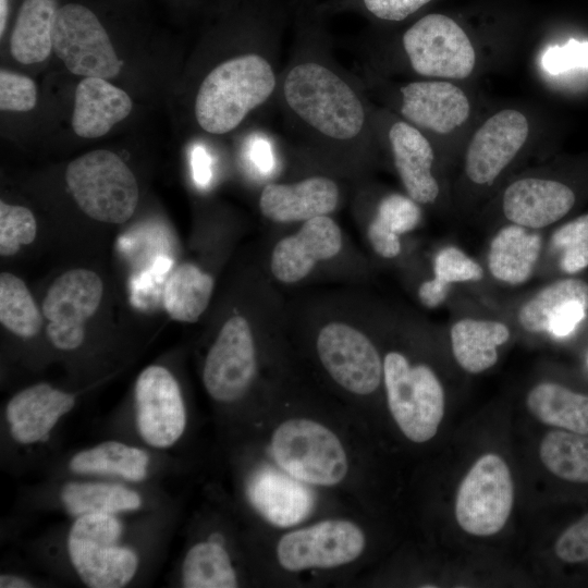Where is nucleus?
I'll return each mask as SVG.
<instances>
[{
	"label": "nucleus",
	"mask_w": 588,
	"mask_h": 588,
	"mask_svg": "<svg viewBox=\"0 0 588 588\" xmlns=\"http://www.w3.org/2000/svg\"><path fill=\"white\" fill-rule=\"evenodd\" d=\"M297 9L298 48L279 75L277 96L293 132L322 148L381 146L373 108L360 85L317 47L320 12Z\"/></svg>",
	"instance_id": "f257e3e1"
},
{
	"label": "nucleus",
	"mask_w": 588,
	"mask_h": 588,
	"mask_svg": "<svg viewBox=\"0 0 588 588\" xmlns=\"http://www.w3.org/2000/svg\"><path fill=\"white\" fill-rule=\"evenodd\" d=\"M385 108L421 131L441 157L455 158L483 115L467 83L417 78L393 87Z\"/></svg>",
	"instance_id": "f03ea898"
},
{
	"label": "nucleus",
	"mask_w": 588,
	"mask_h": 588,
	"mask_svg": "<svg viewBox=\"0 0 588 588\" xmlns=\"http://www.w3.org/2000/svg\"><path fill=\"white\" fill-rule=\"evenodd\" d=\"M279 75L269 53L249 51L213 66L195 97V118L207 133L223 135L275 96Z\"/></svg>",
	"instance_id": "7ed1b4c3"
},
{
	"label": "nucleus",
	"mask_w": 588,
	"mask_h": 588,
	"mask_svg": "<svg viewBox=\"0 0 588 588\" xmlns=\"http://www.w3.org/2000/svg\"><path fill=\"white\" fill-rule=\"evenodd\" d=\"M399 50L408 70L419 78L468 83L487 65L481 47L454 19L428 13L413 22L400 37Z\"/></svg>",
	"instance_id": "20e7f679"
},
{
	"label": "nucleus",
	"mask_w": 588,
	"mask_h": 588,
	"mask_svg": "<svg viewBox=\"0 0 588 588\" xmlns=\"http://www.w3.org/2000/svg\"><path fill=\"white\" fill-rule=\"evenodd\" d=\"M539 126L530 109L517 106L485 113L460 154L466 185L476 192L493 187L539 137Z\"/></svg>",
	"instance_id": "39448f33"
},
{
	"label": "nucleus",
	"mask_w": 588,
	"mask_h": 588,
	"mask_svg": "<svg viewBox=\"0 0 588 588\" xmlns=\"http://www.w3.org/2000/svg\"><path fill=\"white\" fill-rule=\"evenodd\" d=\"M122 522L114 514L91 513L75 517L66 540L70 562L89 588H121L135 577L139 558L120 543Z\"/></svg>",
	"instance_id": "423d86ee"
},
{
	"label": "nucleus",
	"mask_w": 588,
	"mask_h": 588,
	"mask_svg": "<svg viewBox=\"0 0 588 588\" xmlns=\"http://www.w3.org/2000/svg\"><path fill=\"white\" fill-rule=\"evenodd\" d=\"M65 181L81 210L97 221L120 224L136 209V179L112 151L99 149L74 159L66 167Z\"/></svg>",
	"instance_id": "0eeeda50"
},
{
	"label": "nucleus",
	"mask_w": 588,
	"mask_h": 588,
	"mask_svg": "<svg viewBox=\"0 0 588 588\" xmlns=\"http://www.w3.org/2000/svg\"><path fill=\"white\" fill-rule=\"evenodd\" d=\"M272 456L284 473L314 486L330 487L344 480L347 455L336 434L324 425L291 418L273 431Z\"/></svg>",
	"instance_id": "6e6552de"
},
{
	"label": "nucleus",
	"mask_w": 588,
	"mask_h": 588,
	"mask_svg": "<svg viewBox=\"0 0 588 588\" xmlns=\"http://www.w3.org/2000/svg\"><path fill=\"white\" fill-rule=\"evenodd\" d=\"M388 405L396 425L413 442L433 438L444 415V391L427 365H411L399 352L383 360Z\"/></svg>",
	"instance_id": "1a4fd4ad"
},
{
	"label": "nucleus",
	"mask_w": 588,
	"mask_h": 588,
	"mask_svg": "<svg viewBox=\"0 0 588 588\" xmlns=\"http://www.w3.org/2000/svg\"><path fill=\"white\" fill-rule=\"evenodd\" d=\"M373 118L380 144L387 146L406 195L420 206L437 203L442 194L437 176L441 155L434 144L385 107L375 106Z\"/></svg>",
	"instance_id": "9d476101"
},
{
	"label": "nucleus",
	"mask_w": 588,
	"mask_h": 588,
	"mask_svg": "<svg viewBox=\"0 0 588 588\" xmlns=\"http://www.w3.org/2000/svg\"><path fill=\"white\" fill-rule=\"evenodd\" d=\"M514 488L505 461L497 454L482 455L460 485L455 517L458 525L474 536L500 531L512 511Z\"/></svg>",
	"instance_id": "9b49d317"
},
{
	"label": "nucleus",
	"mask_w": 588,
	"mask_h": 588,
	"mask_svg": "<svg viewBox=\"0 0 588 588\" xmlns=\"http://www.w3.org/2000/svg\"><path fill=\"white\" fill-rule=\"evenodd\" d=\"M52 50L71 73L84 77L114 78L122 68L107 30L82 4L69 3L58 10Z\"/></svg>",
	"instance_id": "f8f14e48"
},
{
	"label": "nucleus",
	"mask_w": 588,
	"mask_h": 588,
	"mask_svg": "<svg viewBox=\"0 0 588 588\" xmlns=\"http://www.w3.org/2000/svg\"><path fill=\"white\" fill-rule=\"evenodd\" d=\"M365 546V535L355 523L327 519L283 535L277 559L289 572L333 568L355 561Z\"/></svg>",
	"instance_id": "ddd939ff"
},
{
	"label": "nucleus",
	"mask_w": 588,
	"mask_h": 588,
	"mask_svg": "<svg viewBox=\"0 0 588 588\" xmlns=\"http://www.w3.org/2000/svg\"><path fill=\"white\" fill-rule=\"evenodd\" d=\"M102 290L100 277L87 269H71L53 281L41 311L49 321L46 333L54 347L73 351L82 345L85 323L99 307Z\"/></svg>",
	"instance_id": "4468645a"
},
{
	"label": "nucleus",
	"mask_w": 588,
	"mask_h": 588,
	"mask_svg": "<svg viewBox=\"0 0 588 588\" xmlns=\"http://www.w3.org/2000/svg\"><path fill=\"white\" fill-rule=\"evenodd\" d=\"M135 420L143 441L151 448L173 446L186 428V408L174 376L163 366L145 368L135 383Z\"/></svg>",
	"instance_id": "2eb2a0df"
},
{
	"label": "nucleus",
	"mask_w": 588,
	"mask_h": 588,
	"mask_svg": "<svg viewBox=\"0 0 588 588\" xmlns=\"http://www.w3.org/2000/svg\"><path fill=\"white\" fill-rule=\"evenodd\" d=\"M317 352L331 378L346 391L367 395L377 390L383 364L372 342L356 328L330 322L319 332Z\"/></svg>",
	"instance_id": "dca6fc26"
},
{
	"label": "nucleus",
	"mask_w": 588,
	"mask_h": 588,
	"mask_svg": "<svg viewBox=\"0 0 588 588\" xmlns=\"http://www.w3.org/2000/svg\"><path fill=\"white\" fill-rule=\"evenodd\" d=\"M256 372V351L250 326L234 316L222 326L203 369V382L210 397L219 403L241 399Z\"/></svg>",
	"instance_id": "f3484780"
},
{
	"label": "nucleus",
	"mask_w": 588,
	"mask_h": 588,
	"mask_svg": "<svg viewBox=\"0 0 588 588\" xmlns=\"http://www.w3.org/2000/svg\"><path fill=\"white\" fill-rule=\"evenodd\" d=\"M501 209L507 221L531 230L551 225L575 205L574 189L561 180L527 174L512 180L501 193Z\"/></svg>",
	"instance_id": "a211bd4d"
},
{
	"label": "nucleus",
	"mask_w": 588,
	"mask_h": 588,
	"mask_svg": "<svg viewBox=\"0 0 588 588\" xmlns=\"http://www.w3.org/2000/svg\"><path fill=\"white\" fill-rule=\"evenodd\" d=\"M342 233L329 216H319L304 221L293 235L279 241L274 246L270 268L273 277L283 283H295L304 279L318 261L339 254Z\"/></svg>",
	"instance_id": "6ab92c4d"
},
{
	"label": "nucleus",
	"mask_w": 588,
	"mask_h": 588,
	"mask_svg": "<svg viewBox=\"0 0 588 588\" xmlns=\"http://www.w3.org/2000/svg\"><path fill=\"white\" fill-rule=\"evenodd\" d=\"M588 311V283L580 279L555 281L530 297L518 310L519 324L528 332L568 335Z\"/></svg>",
	"instance_id": "aec40b11"
},
{
	"label": "nucleus",
	"mask_w": 588,
	"mask_h": 588,
	"mask_svg": "<svg viewBox=\"0 0 588 588\" xmlns=\"http://www.w3.org/2000/svg\"><path fill=\"white\" fill-rule=\"evenodd\" d=\"M75 405V396L36 383L13 395L5 406L11 437L21 444L46 442L58 421Z\"/></svg>",
	"instance_id": "412c9836"
},
{
	"label": "nucleus",
	"mask_w": 588,
	"mask_h": 588,
	"mask_svg": "<svg viewBox=\"0 0 588 588\" xmlns=\"http://www.w3.org/2000/svg\"><path fill=\"white\" fill-rule=\"evenodd\" d=\"M339 197V186L332 179L315 175L294 183L267 184L259 197V209L273 222L307 221L331 213Z\"/></svg>",
	"instance_id": "4be33fe9"
},
{
	"label": "nucleus",
	"mask_w": 588,
	"mask_h": 588,
	"mask_svg": "<svg viewBox=\"0 0 588 588\" xmlns=\"http://www.w3.org/2000/svg\"><path fill=\"white\" fill-rule=\"evenodd\" d=\"M131 97L123 89L100 77H85L75 89L72 128L84 138L106 135L128 117Z\"/></svg>",
	"instance_id": "5701e85b"
},
{
	"label": "nucleus",
	"mask_w": 588,
	"mask_h": 588,
	"mask_svg": "<svg viewBox=\"0 0 588 588\" xmlns=\"http://www.w3.org/2000/svg\"><path fill=\"white\" fill-rule=\"evenodd\" d=\"M249 497L260 514L278 526L301 522L313 507L311 493L301 480L269 467L255 475Z\"/></svg>",
	"instance_id": "b1692460"
},
{
	"label": "nucleus",
	"mask_w": 588,
	"mask_h": 588,
	"mask_svg": "<svg viewBox=\"0 0 588 588\" xmlns=\"http://www.w3.org/2000/svg\"><path fill=\"white\" fill-rule=\"evenodd\" d=\"M535 231L511 223L497 232L488 250V269L495 280L519 285L530 279L542 247Z\"/></svg>",
	"instance_id": "393cba45"
},
{
	"label": "nucleus",
	"mask_w": 588,
	"mask_h": 588,
	"mask_svg": "<svg viewBox=\"0 0 588 588\" xmlns=\"http://www.w3.org/2000/svg\"><path fill=\"white\" fill-rule=\"evenodd\" d=\"M511 332L495 320L465 318L451 330V345L457 364L467 372L479 373L498 362V347L506 343Z\"/></svg>",
	"instance_id": "a878e982"
},
{
	"label": "nucleus",
	"mask_w": 588,
	"mask_h": 588,
	"mask_svg": "<svg viewBox=\"0 0 588 588\" xmlns=\"http://www.w3.org/2000/svg\"><path fill=\"white\" fill-rule=\"evenodd\" d=\"M56 0H24L10 39L12 57L22 64L45 61L52 50Z\"/></svg>",
	"instance_id": "bb28decb"
},
{
	"label": "nucleus",
	"mask_w": 588,
	"mask_h": 588,
	"mask_svg": "<svg viewBox=\"0 0 588 588\" xmlns=\"http://www.w3.org/2000/svg\"><path fill=\"white\" fill-rule=\"evenodd\" d=\"M149 464L145 450L120 441H106L74 454L69 466L75 474L111 475L138 482L147 477Z\"/></svg>",
	"instance_id": "cd10ccee"
},
{
	"label": "nucleus",
	"mask_w": 588,
	"mask_h": 588,
	"mask_svg": "<svg viewBox=\"0 0 588 588\" xmlns=\"http://www.w3.org/2000/svg\"><path fill=\"white\" fill-rule=\"evenodd\" d=\"M526 405L544 425L588 434V395L559 383L542 382L527 394Z\"/></svg>",
	"instance_id": "c85d7f7f"
},
{
	"label": "nucleus",
	"mask_w": 588,
	"mask_h": 588,
	"mask_svg": "<svg viewBox=\"0 0 588 588\" xmlns=\"http://www.w3.org/2000/svg\"><path fill=\"white\" fill-rule=\"evenodd\" d=\"M420 219V205L408 195L383 196L367 231L373 250L383 258L396 257L401 253L400 235L414 230Z\"/></svg>",
	"instance_id": "c756f323"
},
{
	"label": "nucleus",
	"mask_w": 588,
	"mask_h": 588,
	"mask_svg": "<svg viewBox=\"0 0 588 588\" xmlns=\"http://www.w3.org/2000/svg\"><path fill=\"white\" fill-rule=\"evenodd\" d=\"M213 291V279L197 266L185 262L169 274L162 295L168 315L181 322H195L206 310Z\"/></svg>",
	"instance_id": "7c9ffc66"
},
{
	"label": "nucleus",
	"mask_w": 588,
	"mask_h": 588,
	"mask_svg": "<svg viewBox=\"0 0 588 588\" xmlns=\"http://www.w3.org/2000/svg\"><path fill=\"white\" fill-rule=\"evenodd\" d=\"M60 499L65 510L77 517L84 514H119L142 507L140 494L120 483L71 481L63 486Z\"/></svg>",
	"instance_id": "2f4dec72"
},
{
	"label": "nucleus",
	"mask_w": 588,
	"mask_h": 588,
	"mask_svg": "<svg viewBox=\"0 0 588 588\" xmlns=\"http://www.w3.org/2000/svg\"><path fill=\"white\" fill-rule=\"evenodd\" d=\"M181 583L186 588H234L236 572L224 546L208 539L193 544L182 562Z\"/></svg>",
	"instance_id": "473e14b6"
},
{
	"label": "nucleus",
	"mask_w": 588,
	"mask_h": 588,
	"mask_svg": "<svg viewBox=\"0 0 588 588\" xmlns=\"http://www.w3.org/2000/svg\"><path fill=\"white\" fill-rule=\"evenodd\" d=\"M542 464L561 479L588 483V436L552 430L539 448Z\"/></svg>",
	"instance_id": "72a5a7b5"
},
{
	"label": "nucleus",
	"mask_w": 588,
	"mask_h": 588,
	"mask_svg": "<svg viewBox=\"0 0 588 588\" xmlns=\"http://www.w3.org/2000/svg\"><path fill=\"white\" fill-rule=\"evenodd\" d=\"M0 322L21 338L38 333L42 318L26 284L19 277L0 274Z\"/></svg>",
	"instance_id": "f704fd0d"
},
{
	"label": "nucleus",
	"mask_w": 588,
	"mask_h": 588,
	"mask_svg": "<svg viewBox=\"0 0 588 588\" xmlns=\"http://www.w3.org/2000/svg\"><path fill=\"white\" fill-rule=\"evenodd\" d=\"M432 0H330L316 8L321 13L353 11L384 23H400L419 12Z\"/></svg>",
	"instance_id": "c9c22d12"
},
{
	"label": "nucleus",
	"mask_w": 588,
	"mask_h": 588,
	"mask_svg": "<svg viewBox=\"0 0 588 588\" xmlns=\"http://www.w3.org/2000/svg\"><path fill=\"white\" fill-rule=\"evenodd\" d=\"M551 246L560 254V268L573 274L588 267V213L559 226L551 236Z\"/></svg>",
	"instance_id": "e433bc0d"
},
{
	"label": "nucleus",
	"mask_w": 588,
	"mask_h": 588,
	"mask_svg": "<svg viewBox=\"0 0 588 588\" xmlns=\"http://www.w3.org/2000/svg\"><path fill=\"white\" fill-rule=\"evenodd\" d=\"M37 233L33 212L23 206L0 201V254H16L22 245L30 244Z\"/></svg>",
	"instance_id": "4c0bfd02"
},
{
	"label": "nucleus",
	"mask_w": 588,
	"mask_h": 588,
	"mask_svg": "<svg viewBox=\"0 0 588 588\" xmlns=\"http://www.w3.org/2000/svg\"><path fill=\"white\" fill-rule=\"evenodd\" d=\"M434 277L445 283L480 281L485 271L473 258L455 246L440 249L433 259Z\"/></svg>",
	"instance_id": "58836bf2"
},
{
	"label": "nucleus",
	"mask_w": 588,
	"mask_h": 588,
	"mask_svg": "<svg viewBox=\"0 0 588 588\" xmlns=\"http://www.w3.org/2000/svg\"><path fill=\"white\" fill-rule=\"evenodd\" d=\"M37 102V86L28 76L2 69L0 71V109L30 111Z\"/></svg>",
	"instance_id": "ea45409f"
},
{
	"label": "nucleus",
	"mask_w": 588,
	"mask_h": 588,
	"mask_svg": "<svg viewBox=\"0 0 588 588\" xmlns=\"http://www.w3.org/2000/svg\"><path fill=\"white\" fill-rule=\"evenodd\" d=\"M171 266L170 258L159 257L150 269L133 279L131 289L134 305L144 308L162 299L164 284L169 277L167 273Z\"/></svg>",
	"instance_id": "a19ab883"
},
{
	"label": "nucleus",
	"mask_w": 588,
	"mask_h": 588,
	"mask_svg": "<svg viewBox=\"0 0 588 588\" xmlns=\"http://www.w3.org/2000/svg\"><path fill=\"white\" fill-rule=\"evenodd\" d=\"M541 63L544 71L551 75L588 69V41L569 39L563 46L549 47Z\"/></svg>",
	"instance_id": "79ce46f5"
},
{
	"label": "nucleus",
	"mask_w": 588,
	"mask_h": 588,
	"mask_svg": "<svg viewBox=\"0 0 588 588\" xmlns=\"http://www.w3.org/2000/svg\"><path fill=\"white\" fill-rule=\"evenodd\" d=\"M556 556L566 563L588 560V514L568 526L554 544Z\"/></svg>",
	"instance_id": "37998d69"
},
{
	"label": "nucleus",
	"mask_w": 588,
	"mask_h": 588,
	"mask_svg": "<svg viewBox=\"0 0 588 588\" xmlns=\"http://www.w3.org/2000/svg\"><path fill=\"white\" fill-rule=\"evenodd\" d=\"M193 177L199 187H206L212 177V161L201 145H195L191 154Z\"/></svg>",
	"instance_id": "c03bdc74"
},
{
	"label": "nucleus",
	"mask_w": 588,
	"mask_h": 588,
	"mask_svg": "<svg viewBox=\"0 0 588 588\" xmlns=\"http://www.w3.org/2000/svg\"><path fill=\"white\" fill-rule=\"evenodd\" d=\"M451 284L433 277L427 280L418 289V297L422 305L428 308L440 306L449 295Z\"/></svg>",
	"instance_id": "a18cd8bd"
},
{
	"label": "nucleus",
	"mask_w": 588,
	"mask_h": 588,
	"mask_svg": "<svg viewBox=\"0 0 588 588\" xmlns=\"http://www.w3.org/2000/svg\"><path fill=\"white\" fill-rule=\"evenodd\" d=\"M249 158L261 173L273 169L274 159L270 144L261 136L255 137L248 146Z\"/></svg>",
	"instance_id": "49530a36"
},
{
	"label": "nucleus",
	"mask_w": 588,
	"mask_h": 588,
	"mask_svg": "<svg viewBox=\"0 0 588 588\" xmlns=\"http://www.w3.org/2000/svg\"><path fill=\"white\" fill-rule=\"evenodd\" d=\"M34 585L28 579L13 574H1L0 587L1 588H29Z\"/></svg>",
	"instance_id": "de8ad7c7"
},
{
	"label": "nucleus",
	"mask_w": 588,
	"mask_h": 588,
	"mask_svg": "<svg viewBox=\"0 0 588 588\" xmlns=\"http://www.w3.org/2000/svg\"><path fill=\"white\" fill-rule=\"evenodd\" d=\"M9 15V0H0V36L2 37Z\"/></svg>",
	"instance_id": "09e8293b"
}]
</instances>
